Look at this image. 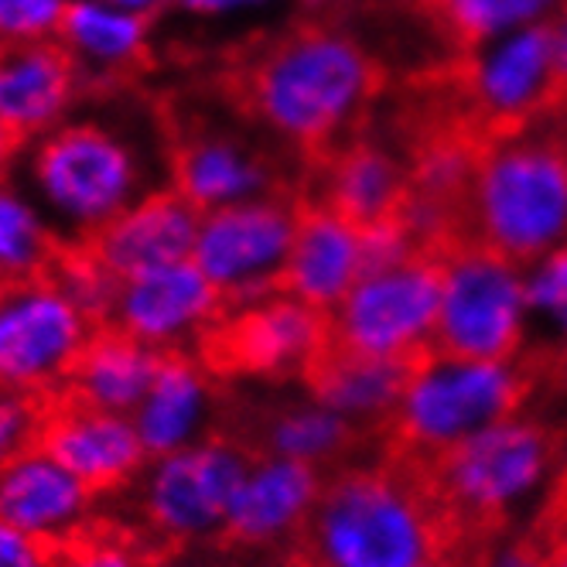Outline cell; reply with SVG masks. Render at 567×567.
I'll return each mask as SVG.
<instances>
[{"mask_svg": "<svg viewBox=\"0 0 567 567\" xmlns=\"http://www.w3.org/2000/svg\"><path fill=\"white\" fill-rule=\"evenodd\" d=\"M72 550H75L79 567H157L134 540L106 534V530H93Z\"/></svg>", "mask_w": 567, "mask_h": 567, "instance_id": "cell-35", "label": "cell"}, {"mask_svg": "<svg viewBox=\"0 0 567 567\" xmlns=\"http://www.w3.org/2000/svg\"><path fill=\"white\" fill-rule=\"evenodd\" d=\"M567 0H427L441 31L462 49L523 28H544Z\"/></svg>", "mask_w": 567, "mask_h": 567, "instance_id": "cell-31", "label": "cell"}, {"mask_svg": "<svg viewBox=\"0 0 567 567\" xmlns=\"http://www.w3.org/2000/svg\"><path fill=\"white\" fill-rule=\"evenodd\" d=\"M96 503L90 485L38 444L0 468V519L49 550L86 540L96 530Z\"/></svg>", "mask_w": 567, "mask_h": 567, "instance_id": "cell-16", "label": "cell"}, {"mask_svg": "<svg viewBox=\"0 0 567 567\" xmlns=\"http://www.w3.org/2000/svg\"><path fill=\"white\" fill-rule=\"evenodd\" d=\"M437 298V254H411L370 267L329 311V339L352 355L417 362L434 346Z\"/></svg>", "mask_w": 567, "mask_h": 567, "instance_id": "cell-8", "label": "cell"}, {"mask_svg": "<svg viewBox=\"0 0 567 567\" xmlns=\"http://www.w3.org/2000/svg\"><path fill=\"white\" fill-rule=\"evenodd\" d=\"M21 175L65 247H83L151 192L141 151L110 124L75 116L24 147Z\"/></svg>", "mask_w": 567, "mask_h": 567, "instance_id": "cell-6", "label": "cell"}, {"mask_svg": "<svg viewBox=\"0 0 567 567\" xmlns=\"http://www.w3.org/2000/svg\"><path fill=\"white\" fill-rule=\"evenodd\" d=\"M106 4L124 8V11H134V14H141V18H151V21H154L161 11L175 8V0H106Z\"/></svg>", "mask_w": 567, "mask_h": 567, "instance_id": "cell-42", "label": "cell"}, {"mask_svg": "<svg viewBox=\"0 0 567 567\" xmlns=\"http://www.w3.org/2000/svg\"><path fill=\"white\" fill-rule=\"evenodd\" d=\"M455 96L475 134L526 127L564 106L544 28H523L462 49Z\"/></svg>", "mask_w": 567, "mask_h": 567, "instance_id": "cell-12", "label": "cell"}, {"mask_svg": "<svg viewBox=\"0 0 567 567\" xmlns=\"http://www.w3.org/2000/svg\"><path fill=\"white\" fill-rule=\"evenodd\" d=\"M544 38H547V52H550L557 86L567 100V4L544 24Z\"/></svg>", "mask_w": 567, "mask_h": 567, "instance_id": "cell-39", "label": "cell"}, {"mask_svg": "<svg viewBox=\"0 0 567 567\" xmlns=\"http://www.w3.org/2000/svg\"><path fill=\"white\" fill-rule=\"evenodd\" d=\"M478 137L468 124L427 134L411 151V192L421 198H434L441 206L462 209V198L468 192Z\"/></svg>", "mask_w": 567, "mask_h": 567, "instance_id": "cell-30", "label": "cell"}, {"mask_svg": "<svg viewBox=\"0 0 567 567\" xmlns=\"http://www.w3.org/2000/svg\"><path fill=\"white\" fill-rule=\"evenodd\" d=\"M411 367L414 362L352 355L329 346L301 383L318 403H326V408H332L336 414H342L349 424H355L362 434H370L377 441L396 408L403 386H408Z\"/></svg>", "mask_w": 567, "mask_h": 567, "instance_id": "cell-24", "label": "cell"}, {"mask_svg": "<svg viewBox=\"0 0 567 567\" xmlns=\"http://www.w3.org/2000/svg\"><path fill=\"white\" fill-rule=\"evenodd\" d=\"M69 0H0V49L55 42Z\"/></svg>", "mask_w": 567, "mask_h": 567, "instance_id": "cell-33", "label": "cell"}, {"mask_svg": "<svg viewBox=\"0 0 567 567\" xmlns=\"http://www.w3.org/2000/svg\"><path fill=\"white\" fill-rule=\"evenodd\" d=\"M544 380H550L554 386H560L564 393H567V346L557 352V359L547 367V373H544Z\"/></svg>", "mask_w": 567, "mask_h": 567, "instance_id": "cell-43", "label": "cell"}, {"mask_svg": "<svg viewBox=\"0 0 567 567\" xmlns=\"http://www.w3.org/2000/svg\"><path fill=\"white\" fill-rule=\"evenodd\" d=\"M362 441H373L362 434L355 424H349L342 414H336L315 396L280 408L264 424V455H280L291 462H305L311 468L339 465L359 449Z\"/></svg>", "mask_w": 567, "mask_h": 567, "instance_id": "cell-27", "label": "cell"}, {"mask_svg": "<svg viewBox=\"0 0 567 567\" xmlns=\"http://www.w3.org/2000/svg\"><path fill=\"white\" fill-rule=\"evenodd\" d=\"M45 400L24 393L0 390V468H8L14 458L31 452L42 434Z\"/></svg>", "mask_w": 567, "mask_h": 567, "instance_id": "cell-34", "label": "cell"}, {"mask_svg": "<svg viewBox=\"0 0 567 567\" xmlns=\"http://www.w3.org/2000/svg\"><path fill=\"white\" fill-rule=\"evenodd\" d=\"M168 161V185L202 216L277 192L270 157L229 131H188L172 144Z\"/></svg>", "mask_w": 567, "mask_h": 567, "instance_id": "cell-19", "label": "cell"}, {"mask_svg": "<svg viewBox=\"0 0 567 567\" xmlns=\"http://www.w3.org/2000/svg\"><path fill=\"white\" fill-rule=\"evenodd\" d=\"M49 547L24 537L11 523L0 519V567H45Z\"/></svg>", "mask_w": 567, "mask_h": 567, "instance_id": "cell-37", "label": "cell"}, {"mask_svg": "<svg viewBox=\"0 0 567 567\" xmlns=\"http://www.w3.org/2000/svg\"><path fill=\"white\" fill-rule=\"evenodd\" d=\"M362 270H367L362 226L315 198H305L280 291L329 315Z\"/></svg>", "mask_w": 567, "mask_h": 567, "instance_id": "cell-23", "label": "cell"}, {"mask_svg": "<svg viewBox=\"0 0 567 567\" xmlns=\"http://www.w3.org/2000/svg\"><path fill=\"white\" fill-rule=\"evenodd\" d=\"M216 380L202 355H161L144 400L131 414L147 458L185 452L216 434Z\"/></svg>", "mask_w": 567, "mask_h": 567, "instance_id": "cell-22", "label": "cell"}, {"mask_svg": "<svg viewBox=\"0 0 567 567\" xmlns=\"http://www.w3.org/2000/svg\"><path fill=\"white\" fill-rule=\"evenodd\" d=\"M96 329L100 321L69 298L55 274L0 288V390L62 396Z\"/></svg>", "mask_w": 567, "mask_h": 567, "instance_id": "cell-9", "label": "cell"}, {"mask_svg": "<svg viewBox=\"0 0 567 567\" xmlns=\"http://www.w3.org/2000/svg\"><path fill=\"white\" fill-rule=\"evenodd\" d=\"M482 554L455 534L427 472L380 452L373 462L326 475L318 503L291 544V567H427Z\"/></svg>", "mask_w": 567, "mask_h": 567, "instance_id": "cell-1", "label": "cell"}, {"mask_svg": "<svg viewBox=\"0 0 567 567\" xmlns=\"http://www.w3.org/2000/svg\"><path fill=\"white\" fill-rule=\"evenodd\" d=\"M226 311L229 305L195 260H178L116 280L103 326L157 355H202Z\"/></svg>", "mask_w": 567, "mask_h": 567, "instance_id": "cell-14", "label": "cell"}, {"mask_svg": "<svg viewBox=\"0 0 567 567\" xmlns=\"http://www.w3.org/2000/svg\"><path fill=\"white\" fill-rule=\"evenodd\" d=\"M301 202L305 198L277 188L198 219L192 260L229 308L280 291Z\"/></svg>", "mask_w": 567, "mask_h": 567, "instance_id": "cell-11", "label": "cell"}, {"mask_svg": "<svg viewBox=\"0 0 567 567\" xmlns=\"http://www.w3.org/2000/svg\"><path fill=\"white\" fill-rule=\"evenodd\" d=\"M157 362L161 355L147 346L110 326H100L83 355H79L65 393L86 403V408L131 417L154 380Z\"/></svg>", "mask_w": 567, "mask_h": 567, "instance_id": "cell-26", "label": "cell"}, {"mask_svg": "<svg viewBox=\"0 0 567 567\" xmlns=\"http://www.w3.org/2000/svg\"><path fill=\"white\" fill-rule=\"evenodd\" d=\"M270 4H277V0H175V8L192 18H236Z\"/></svg>", "mask_w": 567, "mask_h": 567, "instance_id": "cell-38", "label": "cell"}, {"mask_svg": "<svg viewBox=\"0 0 567 567\" xmlns=\"http://www.w3.org/2000/svg\"><path fill=\"white\" fill-rule=\"evenodd\" d=\"M65 239L14 178H0V288L55 270Z\"/></svg>", "mask_w": 567, "mask_h": 567, "instance_id": "cell-28", "label": "cell"}, {"mask_svg": "<svg viewBox=\"0 0 567 567\" xmlns=\"http://www.w3.org/2000/svg\"><path fill=\"white\" fill-rule=\"evenodd\" d=\"M21 154H24V144L8 131L4 120H0V178L14 175V168L21 165Z\"/></svg>", "mask_w": 567, "mask_h": 567, "instance_id": "cell-40", "label": "cell"}, {"mask_svg": "<svg viewBox=\"0 0 567 567\" xmlns=\"http://www.w3.org/2000/svg\"><path fill=\"white\" fill-rule=\"evenodd\" d=\"M462 236L526 267L567 243V103L526 127L478 137Z\"/></svg>", "mask_w": 567, "mask_h": 567, "instance_id": "cell-3", "label": "cell"}, {"mask_svg": "<svg viewBox=\"0 0 567 567\" xmlns=\"http://www.w3.org/2000/svg\"><path fill=\"white\" fill-rule=\"evenodd\" d=\"M560 458L564 431L516 414L465 437L424 472L462 544L482 554L509 534L513 516L530 506Z\"/></svg>", "mask_w": 567, "mask_h": 567, "instance_id": "cell-5", "label": "cell"}, {"mask_svg": "<svg viewBox=\"0 0 567 567\" xmlns=\"http://www.w3.org/2000/svg\"><path fill=\"white\" fill-rule=\"evenodd\" d=\"M547 547L537 530L519 534V537H499L489 550L482 554L478 567H544Z\"/></svg>", "mask_w": 567, "mask_h": 567, "instance_id": "cell-36", "label": "cell"}, {"mask_svg": "<svg viewBox=\"0 0 567 567\" xmlns=\"http://www.w3.org/2000/svg\"><path fill=\"white\" fill-rule=\"evenodd\" d=\"M526 295V342L523 362L544 380L547 367L567 346V243L523 267Z\"/></svg>", "mask_w": 567, "mask_h": 567, "instance_id": "cell-29", "label": "cell"}, {"mask_svg": "<svg viewBox=\"0 0 567 567\" xmlns=\"http://www.w3.org/2000/svg\"><path fill=\"white\" fill-rule=\"evenodd\" d=\"M198 219L202 213H195L172 185L151 188L83 247L113 280H127L154 267L192 260Z\"/></svg>", "mask_w": 567, "mask_h": 567, "instance_id": "cell-21", "label": "cell"}, {"mask_svg": "<svg viewBox=\"0 0 567 567\" xmlns=\"http://www.w3.org/2000/svg\"><path fill=\"white\" fill-rule=\"evenodd\" d=\"M52 274H55V280L62 284V288L69 291V298L103 326L106 308L113 301L116 280L86 254V247H65V254L59 257Z\"/></svg>", "mask_w": 567, "mask_h": 567, "instance_id": "cell-32", "label": "cell"}, {"mask_svg": "<svg viewBox=\"0 0 567 567\" xmlns=\"http://www.w3.org/2000/svg\"><path fill=\"white\" fill-rule=\"evenodd\" d=\"M332 346L329 315L288 291L236 305L202 349L216 377L250 380H305L308 370Z\"/></svg>", "mask_w": 567, "mask_h": 567, "instance_id": "cell-13", "label": "cell"}, {"mask_svg": "<svg viewBox=\"0 0 567 567\" xmlns=\"http://www.w3.org/2000/svg\"><path fill=\"white\" fill-rule=\"evenodd\" d=\"M315 161V202L362 229L396 219L411 195V154L386 137L352 134Z\"/></svg>", "mask_w": 567, "mask_h": 567, "instance_id": "cell-17", "label": "cell"}, {"mask_svg": "<svg viewBox=\"0 0 567 567\" xmlns=\"http://www.w3.org/2000/svg\"><path fill=\"white\" fill-rule=\"evenodd\" d=\"M254 452L243 441L213 434L185 452L151 458L134 482L137 513L147 530L165 544H202L226 534Z\"/></svg>", "mask_w": 567, "mask_h": 567, "instance_id": "cell-10", "label": "cell"}, {"mask_svg": "<svg viewBox=\"0 0 567 567\" xmlns=\"http://www.w3.org/2000/svg\"><path fill=\"white\" fill-rule=\"evenodd\" d=\"M441 298L431 352L458 359H519L526 342L523 267L458 236L437 254Z\"/></svg>", "mask_w": 567, "mask_h": 567, "instance_id": "cell-7", "label": "cell"}, {"mask_svg": "<svg viewBox=\"0 0 567 567\" xmlns=\"http://www.w3.org/2000/svg\"><path fill=\"white\" fill-rule=\"evenodd\" d=\"M534 530L540 534L544 547H547V564L544 567H567V530H547V526H537Z\"/></svg>", "mask_w": 567, "mask_h": 567, "instance_id": "cell-41", "label": "cell"}, {"mask_svg": "<svg viewBox=\"0 0 567 567\" xmlns=\"http://www.w3.org/2000/svg\"><path fill=\"white\" fill-rule=\"evenodd\" d=\"M540 373L523 359H458L427 352L411 367L377 449L421 468L465 437L523 414Z\"/></svg>", "mask_w": 567, "mask_h": 567, "instance_id": "cell-4", "label": "cell"}, {"mask_svg": "<svg viewBox=\"0 0 567 567\" xmlns=\"http://www.w3.org/2000/svg\"><path fill=\"white\" fill-rule=\"evenodd\" d=\"M326 472L280 455H254L226 516V540L247 550L295 544L311 516Z\"/></svg>", "mask_w": 567, "mask_h": 567, "instance_id": "cell-20", "label": "cell"}, {"mask_svg": "<svg viewBox=\"0 0 567 567\" xmlns=\"http://www.w3.org/2000/svg\"><path fill=\"white\" fill-rule=\"evenodd\" d=\"M86 93V79L62 42L0 49V120L28 147L65 120Z\"/></svg>", "mask_w": 567, "mask_h": 567, "instance_id": "cell-18", "label": "cell"}, {"mask_svg": "<svg viewBox=\"0 0 567 567\" xmlns=\"http://www.w3.org/2000/svg\"><path fill=\"white\" fill-rule=\"evenodd\" d=\"M154 21L106 0H69L59 42L86 83H113L134 75L151 55Z\"/></svg>", "mask_w": 567, "mask_h": 567, "instance_id": "cell-25", "label": "cell"}, {"mask_svg": "<svg viewBox=\"0 0 567 567\" xmlns=\"http://www.w3.org/2000/svg\"><path fill=\"white\" fill-rule=\"evenodd\" d=\"M45 567H79L75 550H72V547H65V550H52V554H49V560H45Z\"/></svg>", "mask_w": 567, "mask_h": 567, "instance_id": "cell-44", "label": "cell"}, {"mask_svg": "<svg viewBox=\"0 0 567 567\" xmlns=\"http://www.w3.org/2000/svg\"><path fill=\"white\" fill-rule=\"evenodd\" d=\"M478 560H482V557H475V560H434V564H427V567H478Z\"/></svg>", "mask_w": 567, "mask_h": 567, "instance_id": "cell-45", "label": "cell"}, {"mask_svg": "<svg viewBox=\"0 0 567 567\" xmlns=\"http://www.w3.org/2000/svg\"><path fill=\"white\" fill-rule=\"evenodd\" d=\"M38 449H45L96 496L127 489L151 462L127 414L86 408L69 393L45 400Z\"/></svg>", "mask_w": 567, "mask_h": 567, "instance_id": "cell-15", "label": "cell"}, {"mask_svg": "<svg viewBox=\"0 0 567 567\" xmlns=\"http://www.w3.org/2000/svg\"><path fill=\"white\" fill-rule=\"evenodd\" d=\"M380 90L383 69L370 45L336 24L291 28L236 75L243 113L305 157H321L359 134Z\"/></svg>", "mask_w": 567, "mask_h": 567, "instance_id": "cell-2", "label": "cell"}]
</instances>
